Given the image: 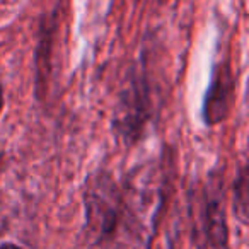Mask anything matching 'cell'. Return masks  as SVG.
I'll list each match as a JSON object with an SVG mask.
<instances>
[{
  "label": "cell",
  "mask_w": 249,
  "mask_h": 249,
  "mask_svg": "<svg viewBox=\"0 0 249 249\" xmlns=\"http://www.w3.org/2000/svg\"><path fill=\"white\" fill-rule=\"evenodd\" d=\"M86 235L96 246L114 241L124 218V198L107 171L97 169L84 184Z\"/></svg>",
  "instance_id": "cell-1"
},
{
  "label": "cell",
  "mask_w": 249,
  "mask_h": 249,
  "mask_svg": "<svg viewBox=\"0 0 249 249\" xmlns=\"http://www.w3.org/2000/svg\"><path fill=\"white\" fill-rule=\"evenodd\" d=\"M152 116L150 90L145 77L133 72L124 84L111 118V130L126 147L140 140Z\"/></svg>",
  "instance_id": "cell-2"
},
{
  "label": "cell",
  "mask_w": 249,
  "mask_h": 249,
  "mask_svg": "<svg viewBox=\"0 0 249 249\" xmlns=\"http://www.w3.org/2000/svg\"><path fill=\"white\" fill-rule=\"evenodd\" d=\"M234 89L235 80L231 63L227 58L220 60L212 70L210 86L205 92L203 107H201V116L207 126H215L229 116L234 104Z\"/></svg>",
  "instance_id": "cell-3"
},
{
  "label": "cell",
  "mask_w": 249,
  "mask_h": 249,
  "mask_svg": "<svg viewBox=\"0 0 249 249\" xmlns=\"http://www.w3.org/2000/svg\"><path fill=\"white\" fill-rule=\"evenodd\" d=\"M205 229L215 249H229V227L224 207V181L212 176L205 191Z\"/></svg>",
  "instance_id": "cell-4"
},
{
  "label": "cell",
  "mask_w": 249,
  "mask_h": 249,
  "mask_svg": "<svg viewBox=\"0 0 249 249\" xmlns=\"http://www.w3.org/2000/svg\"><path fill=\"white\" fill-rule=\"evenodd\" d=\"M234 210L239 220L246 224L248 222V169L246 166H241L234 181Z\"/></svg>",
  "instance_id": "cell-5"
},
{
  "label": "cell",
  "mask_w": 249,
  "mask_h": 249,
  "mask_svg": "<svg viewBox=\"0 0 249 249\" xmlns=\"http://www.w3.org/2000/svg\"><path fill=\"white\" fill-rule=\"evenodd\" d=\"M0 249H24V248L18 244H12V242H5V244H0Z\"/></svg>",
  "instance_id": "cell-6"
},
{
  "label": "cell",
  "mask_w": 249,
  "mask_h": 249,
  "mask_svg": "<svg viewBox=\"0 0 249 249\" xmlns=\"http://www.w3.org/2000/svg\"><path fill=\"white\" fill-rule=\"evenodd\" d=\"M4 87H2V84H0V114H2V109H4Z\"/></svg>",
  "instance_id": "cell-7"
}]
</instances>
